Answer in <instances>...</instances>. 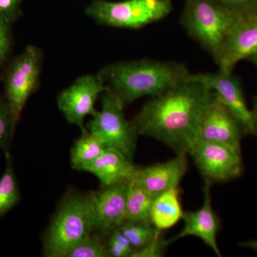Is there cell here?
I'll return each instance as SVG.
<instances>
[{
    "instance_id": "27",
    "label": "cell",
    "mask_w": 257,
    "mask_h": 257,
    "mask_svg": "<svg viewBox=\"0 0 257 257\" xmlns=\"http://www.w3.org/2000/svg\"><path fill=\"white\" fill-rule=\"evenodd\" d=\"M22 0H0V18L13 24L20 13Z\"/></svg>"
},
{
    "instance_id": "17",
    "label": "cell",
    "mask_w": 257,
    "mask_h": 257,
    "mask_svg": "<svg viewBox=\"0 0 257 257\" xmlns=\"http://www.w3.org/2000/svg\"><path fill=\"white\" fill-rule=\"evenodd\" d=\"M178 187L170 189L154 199L150 213V221L157 229L164 231L175 226L182 219L184 211Z\"/></svg>"
},
{
    "instance_id": "3",
    "label": "cell",
    "mask_w": 257,
    "mask_h": 257,
    "mask_svg": "<svg viewBox=\"0 0 257 257\" xmlns=\"http://www.w3.org/2000/svg\"><path fill=\"white\" fill-rule=\"evenodd\" d=\"M240 15L216 0H186L181 24L216 64Z\"/></svg>"
},
{
    "instance_id": "31",
    "label": "cell",
    "mask_w": 257,
    "mask_h": 257,
    "mask_svg": "<svg viewBox=\"0 0 257 257\" xmlns=\"http://www.w3.org/2000/svg\"><path fill=\"white\" fill-rule=\"evenodd\" d=\"M248 60H249L250 62H252L253 64L257 67V53L254 54V55L251 56L248 59Z\"/></svg>"
},
{
    "instance_id": "30",
    "label": "cell",
    "mask_w": 257,
    "mask_h": 257,
    "mask_svg": "<svg viewBox=\"0 0 257 257\" xmlns=\"http://www.w3.org/2000/svg\"><path fill=\"white\" fill-rule=\"evenodd\" d=\"M253 118V135L257 137V101H253V108L252 109Z\"/></svg>"
},
{
    "instance_id": "11",
    "label": "cell",
    "mask_w": 257,
    "mask_h": 257,
    "mask_svg": "<svg viewBox=\"0 0 257 257\" xmlns=\"http://www.w3.org/2000/svg\"><path fill=\"white\" fill-rule=\"evenodd\" d=\"M128 181L103 187L88 195L94 231L108 235L126 221Z\"/></svg>"
},
{
    "instance_id": "28",
    "label": "cell",
    "mask_w": 257,
    "mask_h": 257,
    "mask_svg": "<svg viewBox=\"0 0 257 257\" xmlns=\"http://www.w3.org/2000/svg\"><path fill=\"white\" fill-rule=\"evenodd\" d=\"M229 9L240 15H249L255 0H216Z\"/></svg>"
},
{
    "instance_id": "23",
    "label": "cell",
    "mask_w": 257,
    "mask_h": 257,
    "mask_svg": "<svg viewBox=\"0 0 257 257\" xmlns=\"http://www.w3.org/2000/svg\"><path fill=\"white\" fill-rule=\"evenodd\" d=\"M16 124L6 99L0 96V147L5 153L9 152Z\"/></svg>"
},
{
    "instance_id": "12",
    "label": "cell",
    "mask_w": 257,
    "mask_h": 257,
    "mask_svg": "<svg viewBox=\"0 0 257 257\" xmlns=\"http://www.w3.org/2000/svg\"><path fill=\"white\" fill-rule=\"evenodd\" d=\"M244 134L239 120L214 94L203 115L195 140L223 144L241 150V139Z\"/></svg>"
},
{
    "instance_id": "25",
    "label": "cell",
    "mask_w": 257,
    "mask_h": 257,
    "mask_svg": "<svg viewBox=\"0 0 257 257\" xmlns=\"http://www.w3.org/2000/svg\"><path fill=\"white\" fill-rule=\"evenodd\" d=\"M170 244L168 240L161 234L155 241L142 249L135 251L133 257H161L165 254L166 248Z\"/></svg>"
},
{
    "instance_id": "2",
    "label": "cell",
    "mask_w": 257,
    "mask_h": 257,
    "mask_svg": "<svg viewBox=\"0 0 257 257\" xmlns=\"http://www.w3.org/2000/svg\"><path fill=\"white\" fill-rule=\"evenodd\" d=\"M99 74L126 104L144 96L159 95L186 82L191 73L180 62L147 59L108 64Z\"/></svg>"
},
{
    "instance_id": "6",
    "label": "cell",
    "mask_w": 257,
    "mask_h": 257,
    "mask_svg": "<svg viewBox=\"0 0 257 257\" xmlns=\"http://www.w3.org/2000/svg\"><path fill=\"white\" fill-rule=\"evenodd\" d=\"M101 109L92 116L87 130L96 135L106 148L121 152L133 160L139 135L133 121L125 118V104L110 88L102 93Z\"/></svg>"
},
{
    "instance_id": "7",
    "label": "cell",
    "mask_w": 257,
    "mask_h": 257,
    "mask_svg": "<svg viewBox=\"0 0 257 257\" xmlns=\"http://www.w3.org/2000/svg\"><path fill=\"white\" fill-rule=\"evenodd\" d=\"M43 54L39 47L28 45L12 61L5 77V97L15 122L27 101L40 85Z\"/></svg>"
},
{
    "instance_id": "10",
    "label": "cell",
    "mask_w": 257,
    "mask_h": 257,
    "mask_svg": "<svg viewBox=\"0 0 257 257\" xmlns=\"http://www.w3.org/2000/svg\"><path fill=\"white\" fill-rule=\"evenodd\" d=\"M186 81L200 83L210 89L239 120L245 133L253 135L252 110L248 109L239 77L234 75L233 72L219 70L216 73H191Z\"/></svg>"
},
{
    "instance_id": "26",
    "label": "cell",
    "mask_w": 257,
    "mask_h": 257,
    "mask_svg": "<svg viewBox=\"0 0 257 257\" xmlns=\"http://www.w3.org/2000/svg\"><path fill=\"white\" fill-rule=\"evenodd\" d=\"M11 25L0 18V71L11 48Z\"/></svg>"
},
{
    "instance_id": "1",
    "label": "cell",
    "mask_w": 257,
    "mask_h": 257,
    "mask_svg": "<svg viewBox=\"0 0 257 257\" xmlns=\"http://www.w3.org/2000/svg\"><path fill=\"white\" fill-rule=\"evenodd\" d=\"M213 97L205 86L186 81L152 96L132 121L139 136L155 139L177 155L188 154Z\"/></svg>"
},
{
    "instance_id": "18",
    "label": "cell",
    "mask_w": 257,
    "mask_h": 257,
    "mask_svg": "<svg viewBox=\"0 0 257 257\" xmlns=\"http://www.w3.org/2000/svg\"><path fill=\"white\" fill-rule=\"evenodd\" d=\"M104 143L96 135L87 130L82 132L80 138L74 142L71 149V166L74 170L84 172L106 150Z\"/></svg>"
},
{
    "instance_id": "16",
    "label": "cell",
    "mask_w": 257,
    "mask_h": 257,
    "mask_svg": "<svg viewBox=\"0 0 257 257\" xmlns=\"http://www.w3.org/2000/svg\"><path fill=\"white\" fill-rule=\"evenodd\" d=\"M138 167L121 152L106 148L94 162L85 167L84 172L95 176L101 188L126 182L133 178Z\"/></svg>"
},
{
    "instance_id": "20",
    "label": "cell",
    "mask_w": 257,
    "mask_h": 257,
    "mask_svg": "<svg viewBox=\"0 0 257 257\" xmlns=\"http://www.w3.org/2000/svg\"><path fill=\"white\" fill-rule=\"evenodd\" d=\"M5 155L6 168L0 179V217L11 210L21 199L11 156L9 152Z\"/></svg>"
},
{
    "instance_id": "22",
    "label": "cell",
    "mask_w": 257,
    "mask_h": 257,
    "mask_svg": "<svg viewBox=\"0 0 257 257\" xmlns=\"http://www.w3.org/2000/svg\"><path fill=\"white\" fill-rule=\"evenodd\" d=\"M65 257H110L105 243L99 236L90 234L72 248Z\"/></svg>"
},
{
    "instance_id": "4",
    "label": "cell",
    "mask_w": 257,
    "mask_h": 257,
    "mask_svg": "<svg viewBox=\"0 0 257 257\" xmlns=\"http://www.w3.org/2000/svg\"><path fill=\"white\" fill-rule=\"evenodd\" d=\"M94 231L88 195L72 194L61 204L44 241V254L65 257Z\"/></svg>"
},
{
    "instance_id": "21",
    "label": "cell",
    "mask_w": 257,
    "mask_h": 257,
    "mask_svg": "<svg viewBox=\"0 0 257 257\" xmlns=\"http://www.w3.org/2000/svg\"><path fill=\"white\" fill-rule=\"evenodd\" d=\"M119 229L133 245L135 251L148 246L162 233L150 221H126Z\"/></svg>"
},
{
    "instance_id": "33",
    "label": "cell",
    "mask_w": 257,
    "mask_h": 257,
    "mask_svg": "<svg viewBox=\"0 0 257 257\" xmlns=\"http://www.w3.org/2000/svg\"><path fill=\"white\" fill-rule=\"evenodd\" d=\"M254 101H257V96L254 98Z\"/></svg>"
},
{
    "instance_id": "14",
    "label": "cell",
    "mask_w": 257,
    "mask_h": 257,
    "mask_svg": "<svg viewBox=\"0 0 257 257\" xmlns=\"http://www.w3.org/2000/svg\"><path fill=\"white\" fill-rule=\"evenodd\" d=\"M187 155H177L175 158L163 163L138 167L131 180L155 197L178 187L188 168Z\"/></svg>"
},
{
    "instance_id": "24",
    "label": "cell",
    "mask_w": 257,
    "mask_h": 257,
    "mask_svg": "<svg viewBox=\"0 0 257 257\" xmlns=\"http://www.w3.org/2000/svg\"><path fill=\"white\" fill-rule=\"evenodd\" d=\"M106 243L109 256L133 257L135 248L119 228L111 231Z\"/></svg>"
},
{
    "instance_id": "32",
    "label": "cell",
    "mask_w": 257,
    "mask_h": 257,
    "mask_svg": "<svg viewBox=\"0 0 257 257\" xmlns=\"http://www.w3.org/2000/svg\"><path fill=\"white\" fill-rule=\"evenodd\" d=\"M249 15H256L257 16V0H255L253 3L252 10Z\"/></svg>"
},
{
    "instance_id": "19",
    "label": "cell",
    "mask_w": 257,
    "mask_h": 257,
    "mask_svg": "<svg viewBox=\"0 0 257 257\" xmlns=\"http://www.w3.org/2000/svg\"><path fill=\"white\" fill-rule=\"evenodd\" d=\"M155 198L130 179L126 194V221H150V209Z\"/></svg>"
},
{
    "instance_id": "8",
    "label": "cell",
    "mask_w": 257,
    "mask_h": 257,
    "mask_svg": "<svg viewBox=\"0 0 257 257\" xmlns=\"http://www.w3.org/2000/svg\"><path fill=\"white\" fill-rule=\"evenodd\" d=\"M241 150L223 144L195 140L189 148L204 180L211 183L224 182L240 177L243 172Z\"/></svg>"
},
{
    "instance_id": "5",
    "label": "cell",
    "mask_w": 257,
    "mask_h": 257,
    "mask_svg": "<svg viewBox=\"0 0 257 257\" xmlns=\"http://www.w3.org/2000/svg\"><path fill=\"white\" fill-rule=\"evenodd\" d=\"M172 10V0H94L84 13L99 25L140 29L163 20Z\"/></svg>"
},
{
    "instance_id": "13",
    "label": "cell",
    "mask_w": 257,
    "mask_h": 257,
    "mask_svg": "<svg viewBox=\"0 0 257 257\" xmlns=\"http://www.w3.org/2000/svg\"><path fill=\"white\" fill-rule=\"evenodd\" d=\"M213 183L204 181V203L200 209L194 211H184L182 219L184 227L178 234L169 239V243L173 242L186 236H193L199 238L209 246L216 253L221 256L218 247L217 234L221 229V221L211 205V187Z\"/></svg>"
},
{
    "instance_id": "9",
    "label": "cell",
    "mask_w": 257,
    "mask_h": 257,
    "mask_svg": "<svg viewBox=\"0 0 257 257\" xmlns=\"http://www.w3.org/2000/svg\"><path fill=\"white\" fill-rule=\"evenodd\" d=\"M108 89L99 74L81 76L57 96V106L67 122L84 131V119L96 114V101Z\"/></svg>"
},
{
    "instance_id": "15",
    "label": "cell",
    "mask_w": 257,
    "mask_h": 257,
    "mask_svg": "<svg viewBox=\"0 0 257 257\" xmlns=\"http://www.w3.org/2000/svg\"><path fill=\"white\" fill-rule=\"evenodd\" d=\"M257 53V16L242 15L230 34L217 65L219 70L232 72L240 61Z\"/></svg>"
},
{
    "instance_id": "29",
    "label": "cell",
    "mask_w": 257,
    "mask_h": 257,
    "mask_svg": "<svg viewBox=\"0 0 257 257\" xmlns=\"http://www.w3.org/2000/svg\"><path fill=\"white\" fill-rule=\"evenodd\" d=\"M241 247L251 248L257 251V240H249V241H243L239 243Z\"/></svg>"
}]
</instances>
